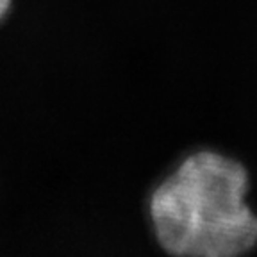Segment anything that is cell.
Returning a JSON list of instances; mask_svg holds the SVG:
<instances>
[{"label":"cell","mask_w":257,"mask_h":257,"mask_svg":"<svg viewBox=\"0 0 257 257\" xmlns=\"http://www.w3.org/2000/svg\"><path fill=\"white\" fill-rule=\"evenodd\" d=\"M248 172L211 149L188 154L154 188L149 216L172 257H245L257 243V216L246 205Z\"/></svg>","instance_id":"obj_1"},{"label":"cell","mask_w":257,"mask_h":257,"mask_svg":"<svg viewBox=\"0 0 257 257\" xmlns=\"http://www.w3.org/2000/svg\"><path fill=\"white\" fill-rule=\"evenodd\" d=\"M13 9H15V0H0V27L8 22Z\"/></svg>","instance_id":"obj_2"}]
</instances>
